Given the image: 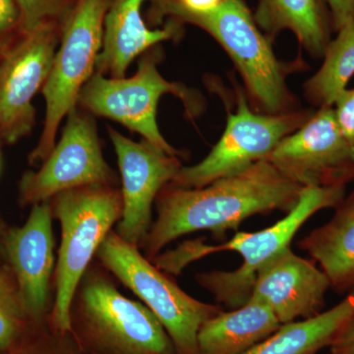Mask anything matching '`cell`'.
<instances>
[{
	"label": "cell",
	"mask_w": 354,
	"mask_h": 354,
	"mask_svg": "<svg viewBox=\"0 0 354 354\" xmlns=\"http://www.w3.org/2000/svg\"><path fill=\"white\" fill-rule=\"evenodd\" d=\"M335 120L346 140L354 147V88L342 91L335 101Z\"/></svg>",
	"instance_id": "obj_26"
},
{
	"label": "cell",
	"mask_w": 354,
	"mask_h": 354,
	"mask_svg": "<svg viewBox=\"0 0 354 354\" xmlns=\"http://www.w3.org/2000/svg\"><path fill=\"white\" fill-rule=\"evenodd\" d=\"M69 326L83 354H176L153 312L124 297L97 263L88 266L77 288Z\"/></svg>",
	"instance_id": "obj_2"
},
{
	"label": "cell",
	"mask_w": 354,
	"mask_h": 354,
	"mask_svg": "<svg viewBox=\"0 0 354 354\" xmlns=\"http://www.w3.org/2000/svg\"><path fill=\"white\" fill-rule=\"evenodd\" d=\"M50 202L53 218L59 221L62 242L48 323L57 332L69 333L70 307L77 288L111 228L121 220L122 193L118 186H83L64 191Z\"/></svg>",
	"instance_id": "obj_3"
},
{
	"label": "cell",
	"mask_w": 354,
	"mask_h": 354,
	"mask_svg": "<svg viewBox=\"0 0 354 354\" xmlns=\"http://www.w3.org/2000/svg\"><path fill=\"white\" fill-rule=\"evenodd\" d=\"M21 13L22 34L53 25L62 28L78 0H16Z\"/></svg>",
	"instance_id": "obj_23"
},
{
	"label": "cell",
	"mask_w": 354,
	"mask_h": 354,
	"mask_svg": "<svg viewBox=\"0 0 354 354\" xmlns=\"http://www.w3.org/2000/svg\"><path fill=\"white\" fill-rule=\"evenodd\" d=\"M21 34V13L17 1L0 0V53Z\"/></svg>",
	"instance_id": "obj_25"
},
{
	"label": "cell",
	"mask_w": 354,
	"mask_h": 354,
	"mask_svg": "<svg viewBox=\"0 0 354 354\" xmlns=\"http://www.w3.org/2000/svg\"><path fill=\"white\" fill-rule=\"evenodd\" d=\"M225 0H177L180 6L193 11H207L216 8Z\"/></svg>",
	"instance_id": "obj_29"
},
{
	"label": "cell",
	"mask_w": 354,
	"mask_h": 354,
	"mask_svg": "<svg viewBox=\"0 0 354 354\" xmlns=\"http://www.w3.org/2000/svg\"><path fill=\"white\" fill-rule=\"evenodd\" d=\"M254 20L270 39L290 30L313 57H322L330 43L329 16L323 0H259Z\"/></svg>",
	"instance_id": "obj_19"
},
{
	"label": "cell",
	"mask_w": 354,
	"mask_h": 354,
	"mask_svg": "<svg viewBox=\"0 0 354 354\" xmlns=\"http://www.w3.org/2000/svg\"><path fill=\"white\" fill-rule=\"evenodd\" d=\"M354 315V288L327 311L285 325L243 354H316L330 342Z\"/></svg>",
	"instance_id": "obj_20"
},
{
	"label": "cell",
	"mask_w": 354,
	"mask_h": 354,
	"mask_svg": "<svg viewBox=\"0 0 354 354\" xmlns=\"http://www.w3.org/2000/svg\"><path fill=\"white\" fill-rule=\"evenodd\" d=\"M50 202L32 206L22 227L3 237V249L10 265L21 301L30 321L36 325L50 320L55 274V241Z\"/></svg>",
	"instance_id": "obj_14"
},
{
	"label": "cell",
	"mask_w": 354,
	"mask_h": 354,
	"mask_svg": "<svg viewBox=\"0 0 354 354\" xmlns=\"http://www.w3.org/2000/svg\"><path fill=\"white\" fill-rule=\"evenodd\" d=\"M337 32L326 48L322 67L305 85L307 99L320 108L334 106L354 74V22Z\"/></svg>",
	"instance_id": "obj_21"
},
{
	"label": "cell",
	"mask_w": 354,
	"mask_h": 354,
	"mask_svg": "<svg viewBox=\"0 0 354 354\" xmlns=\"http://www.w3.org/2000/svg\"><path fill=\"white\" fill-rule=\"evenodd\" d=\"M60 38L62 28L44 26L0 53V141L16 143L32 131V99L48 80Z\"/></svg>",
	"instance_id": "obj_11"
},
{
	"label": "cell",
	"mask_w": 354,
	"mask_h": 354,
	"mask_svg": "<svg viewBox=\"0 0 354 354\" xmlns=\"http://www.w3.org/2000/svg\"><path fill=\"white\" fill-rule=\"evenodd\" d=\"M12 274L0 268V354L15 348L32 326Z\"/></svg>",
	"instance_id": "obj_22"
},
{
	"label": "cell",
	"mask_w": 354,
	"mask_h": 354,
	"mask_svg": "<svg viewBox=\"0 0 354 354\" xmlns=\"http://www.w3.org/2000/svg\"><path fill=\"white\" fill-rule=\"evenodd\" d=\"M158 57L157 50L147 53L131 78L109 79L95 72L81 90L77 106L118 121L160 152L177 157L180 152L165 141L158 129V104L162 95L172 94L183 99L186 108H191L192 95L183 86L169 82L160 75Z\"/></svg>",
	"instance_id": "obj_8"
},
{
	"label": "cell",
	"mask_w": 354,
	"mask_h": 354,
	"mask_svg": "<svg viewBox=\"0 0 354 354\" xmlns=\"http://www.w3.org/2000/svg\"><path fill=\"white\" fill-rule=\"evenodd\" d=\"M330 286V279L321 268L288 246L261 268L249 300L267 305L285 325L320 314Z\"/></svg>",
	"instance_id": "obj_15"
},
{
	"label": "cell",
	"mask_w": 354,
	"mask_h": 354,
	"mask_svg": "<svg viewBox=\"0 0 354 354\" xmlns=\"http://www.w3.org/2000/svg\"><path fill=\"white\" fill-rule=\"evenodd\" d=\"M346 195V185L305 187L295 208L272 227L255 232H239L232 241L209 246L194 241L196 260L209 254L235 251L243 263L232 272L213 271L196 274L198 285L209 291L218 304L230 310L243 306L252 293L256 274L279 251L290 246L293 237L317 212L337 207Z\"/></svg>",
	"instance_id": "obj_6"
},
{
	"label": "cell",
	"mask_w": 354,
	"mask_h": 354,
	"mask_svg": "<svg viewBox=\"0 0 354 354\" xmlns=\"http://www.w3.org/2000/svg\"><path fill=\"white\" fill-rule=\"evenodd\" d=\"M308 118V114L298 111L274 115L254 113L239 94L236 113H228L227 128L218 143L199 164L181 167L169 184L202 188L245 171L269 157L281 140L297 131Z\"/></svg>",
	"instance_id": "obj_9"
},
{
	"label": "cell",
	"mask_w": 354,
	"mask_h": 354,
	"mask_svg": "<svg viewBox=\"0 0 354 354\" xmlns=\"http://www.w3.org/2000/svg\"><path fill=\"white\" fill-rule=\"evenodd\" d=\"M109 133L122 183V216L115 232L123 241L140 248L152 227L153 203L183 165L178 157L160 152L145 140L136 143L113 128H109Z\"/></svg>",
	"instance_id": "obj_13"
},
{
	"label": "cell",
	"mask_w": 354,
	"mask_h": 354,
	"mask_svg": "<svg viewBox=\"0 0 354 354\" xmlns=\"http://www.w3.org/2000/svg\"><path fill=\"white\" fill-rule=\"evenodd\" d=\"M267 305L249 300L243 306L221 311L202 326L199 354H243L281 328Z\"/></svg>",
	"instance_id": "obj_17"
},
{
	"label": "cell",
	"mask_w": 354,
	"mask_h": 354,
	"mask_svg": "<svg viewBox=\"0 0 354 354\" xmlns=\"http://www.w3.org/2000/svg\"><path fill=\"white\" fill-rule=\"evenodd\" d=\"M9 354H83L70 333L57 332L50 323L32 326L22 342Z\"/></svg>",
	"instance_id": "obj_24"
},
{
	"label": "cell",
	"mask_w": 354,
	"mask_h": 354,
	"mask_svg": "<svg viewBox=\"0 0 354 354\" xmlns=\"http://www.w3.org/2000/svg\"><path fill=\"white\" fill-rule=\"evenodd\" d=\"M160 0H111L104 19L101 53L95 73L123 78L138 55L162 41L176 38L181 22L172 19L164 28H153L164 18L158 10Z\"/></svg>",
	"instance_id": "obj_16"
},
{
	"label": "cell",
	"mask_w": 354,
	"mask_h": 354,
	"mask_svg": "<svg viewBox=\"0 0 354 354\" xmlns=\"http://www.w3.org/2000/svg\"><path fill=\"white\" fill-rule=\"evenodd\" d=\"M67 118L62 139L41 167L21 179L19 198L24 206L83 186H118L115 171L102 155L95 120L77 108Z\"/></svg>",
	"instance_id": "obj_10"
},
{
	"label": "cell",
	"mask_w": 354,
	"mask_h": 354,
	"mask_svg": "<svg viewBox=\"0 0 354 354\" xmlns=\"http://www.w3.org/2000/svg\"><path fill=\"white\" fill-rule=\"evenodd\" d=\"M333 25L337 31L354 22V0H327Z\"/></svg>",
	"instance_id": "obj_28"
},
{
	"label": "cell",
	"mask_w": 354,
	"mask_h": 354,
	"mask_svg": "<svg viewBox=\"0 0 354 354\" xmlns=\"http://www.w3.org/2000/svg\"><path fill=\"white\" fill-rule=\"evenodd\" d=\"M266 160L302 187L346 185L354 178V147L339 129L333 106L321 108Z\"/></svg>",
	"instance_id": "obj_12"
},
{
	"label": "cell",
	"mask_w": 354,
	"mask_h": 354,
	"mask_svg": "<svg viewBox=\"0 0 354 354\" xmlns=\"http://www.w3.org/2000/svg\"><path fill=\"white\" fill-rule=\"evenodd\" d=\"M304 188L267 160L202 188L167 184L156 200L157 220L140 249L152 261L183 235L208 230L215 236H225V232L237 230L250 216L274 211L288 214Z\"/></svg>",
	"instance_id": "obj_1"
},
{
	"label": "cell",
	"mask_w": 354,
	"mask_h": 354,
	"mask_svg": "<svg viewBox=\"0 0 354 354\" xmlns=\"http://www.w3.org/2000/svg\"><path fill=\"white\" fill-rule=\"evenodd\" d=\"M329 346L330 354H354V315L342 326Z\"/></svg>",
	"instance_id": "obj_27"
},
{
	"label": "cell",
	"mask_w": 354,
	"mask_h": 354,
	"mask_svg": "<svg viewBox=\"0 0 354 354\" xmlns=\"http://www.w3.org/2000/svg\"><path fill=\"white\" fill-rule=\"evenodd\" d=\"M100 264L133 291L164 326L176 354H199L198 334L223 308L195 299L113 230L97 250Z\"/></svg>",
	"instance_id": "obj_5"
},
{
	"label": "cell",
	"mask_w": 354,
	"mask_h": 354,
	"mask_svg": "<svg viewBox=\"0 0 354 354\" xmlns=\"http://www.w3.org/2000/svg\"><path fill=\"white\" fill-rule=\"evenodd\" d=\"M111 2L78 0L62 26L60 46L41 90L46 118L38 145L29 157L32 165L43 164L53 150L60 123L77 108L81 90L94 74Z\"/></svg>",
	"instance_id": "obj_7"
},
{
	"label": "cell",
	"mask_w": 354,
	"mask_h": 354,
	"mask_svg": "<svg viewBox=\"0 0 354 354\" xmlns=\"http://www.w3.org/2000/svg\"><path fill=\"white\" fill-rule=\"evenodd\" d=\"M334 216L298 242L337 290L354 288V192L335 207Z\"/></svg>",
	"instance_id": "obj_18"
},
{
	"label": "cell",
	"mask_w": 354,
	"mask_h": 354,
	"mask_svg": "<svg viewBox=\"0 0 354 354\" xmlns=\"http://www.w3.org/2000/svg\"><path fill=\"white\" fill-rule=\"evenodd\" d=\"M165 16L209 32L232 57L249 95L266 114L290 113L292 97L286 87L285 65L272 53L269 38L260 31L243 0H225L216 8L193 11L177 0H167Z\"/></svg>",
	"instance_id": "obj_4"
}]
</instances>
